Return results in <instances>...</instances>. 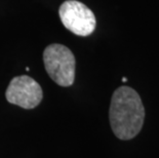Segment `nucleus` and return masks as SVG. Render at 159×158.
Returning a JSON list of instances; mask_svg holds the SVG:
<instances>
[{
  "label": "nucleus",
  "instance_id": "nucleus-1",
  "mask_svg": "<svg viewBox=\"0 0 159 158\" xmlns=\"http://www.w3.org/2000/svg\"><path fill=\"white\" fill-rule=\"evenodd\" d=\"M110 124L118 139L127 141L141 132L145 119V109L139 93L128 86L115 90L111 100Z\"/></svg>",
  "mask_w": 159,
  "mask_h": 158
},
{
  "label": "nucleus",
  "instance_id": "nucleus-2",
  "mask_svg": "<svg viewBox=\"0 0 159 158\" xmlns=\"http://www.w3.org/2000/svg\"><path fill=\"white\" fill-rule=\"evenodd\" d=\"M43 62L49 77L61 86H70L75 79V58L62 44H50L44 49Z\"/></svg>",
  "mask_w": 159,
  "mask_h": 158
},
{
  "label": "nucleus",
  "instance_id": "nucleus-3",
  "mask_svg": "<svg viewBox=\"0 0 159 158\" xmlns=\"http://www.w3.org/2000/svg\"><path fill=\"white\" fill-rule=\"evenodd\" d=\"M60 19L63 25L72 33L79 36H89L97 25L93 12L76 0H68L60 6Z\"/></svg>",
  "mask_w": 159,
  "mask_h": 158
},
{
  "label": "nucleus",
  "instance_id": "nucleus-4",
  "mask_svg": "<svg viewBox=\"0 0 159 158\" xmlns=\"http://www.w3.org/2000/svg\"><path fill=\"white\" fill-rule=\"evenodd\" d=\"M6 100L24 109H33L42 100V89L31 77L22 75L15 77L6 89Z\"/></svg>",
  "mask_w": 159,
  "mask_h": 158
},
{
  "label": "nucleus",
  "instance_id": "nucleus-5",
  "mask_svg": "<svg viewBox=\"0 0 159 158\" xmlns=\"http://www.w3.org/2000/svg\"><path fill=\"white\" fill-rule=\"evenodd\" d=\"M122 81H123V82H126V81H127V78H126V77H123V78H122Z\"/></svg>",
  "mask_w": 159,
  "mask_h": 158
}]
</instances>
